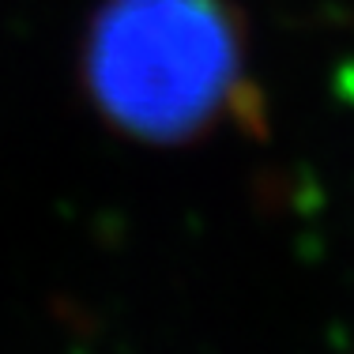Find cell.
I'll return each mask as SVG.
<instances>
[{
  "instance_id": "1",
  "label": "cell",
  "mask_w": 354,
  "mask_h": 354,
  "mask_svg": "<svg viewBox=\"0 0 354 354\" xmlns=\"http://www.w3.org/2000/svg\"><path fill=\"white\" fill-rule=\"evenodd\" d=\"M245 30L230 0H106L83 46V80L109 124L147 143H189L241 80Z\"/></svg>"
},
{
  "instance_id": "2",
  "label": "cell",
  "mask_w": 354,
  "mask_h": 354,
  "mask_svg": "<svg viewBox=\"0 0 354 354\" xmlns=\"http://www.w3.org/2000/svg\"><path fill=\"white\" fill-rule=\"evenodd\" d=\"M226 109H230L234 124H238L245 136L268 140V102H264L260 83H252V80L241 75V80L234 83V91H230V102H226Z\"/></svg>"
}]
</instances>
